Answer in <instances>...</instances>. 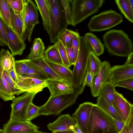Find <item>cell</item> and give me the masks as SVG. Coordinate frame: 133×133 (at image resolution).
Listing matches in <instances>:
<instances>
[{
  "instance_id": "1",
  "label": "cell",
  "mask_w": 133,
  "mask_h": 133,
  "mask_svg": "<svg viewBox=\"0 0 133 133\" xmlns=\"http://www.w3.org/2000/svg\"><path fill=\"white\" fill-rule=\"evenodd\" d=\"M91 51L84 36L80 37L79 49L72 71V79L74 93L78 95L83 92L85 86L88 59Z\"/></svg>"
},
{
  "instance_id": "2",
  "label": "cell",
  "mask_w": 133,
  "mask_h": 133,
  "mask_svg": "<svg viewBox=\"0 0 133 133\" xmlns=\"http://www.w3.org/2000/svg\"><path fill=\"white\" fill-rule=\"evenodd\" d=\"M104 46L111 55L127 57L132 52V40L121 29H111L103 37Z\"/></svg>"
},
{
  "instance_id": "3",
  "label": "cell",
  "mask_w": 133,
  "mask_h": 133,
  "mask_svg": "<svg viewBox=\"0 0 133 133\" xmlns=\"http://www.w3.org/2000/svg\"><path fill=\"white\" fill-rule=\"evenodd\" d=\"M86 133H119L114 119L96 104H94Z\"/></svg>"
},
{
  "instance_id": "4",
  "label": "cell",
  "mask_w": 133,
  "mask_h": 133,
  "mask_svg": "<svg viewBox=\"0 0 133 133\" xmlns=\"http://www.w3.org/2000/svg\"><path fill=\"white\" fill-rule=\"evenodd\" d=\"M45 0L50 14L49 40L51 43L55 44L68 24L60 0Z\"/></svg>"
},
{
  "instance_id": "5",
  "label": "cell",
  "mask_w": 133,
  "mask_h": 133,
  "mask_svg": "<svg viewBox=\"0 0 133 133\" xmlns=\"http://www.w3.org/2000/svg\"><path fill=\"white\" fill-rule=\"evenodd\" d=\"M72 11L71 25L74 27L99 11L104 0H69Z\"/></svg>"
},
{
  "instance_id": "6",
  "label": "cell",
  "mask_w": 133,
  "mask_h": 133,
  "mask_svg": "<svg viewBox=\"0 0 133 133\" xmlns=\"http://www.w3.org/2000/svg\"><path fill=\"white\" fill-rule=\"evenodd\" d=\"M78 95L73 93L50 97L46 102L39 107L36 117L41 115H58L74 104Z\"/></svg>"
},
{
  "instance_id": "7",
  "label": "cell",
  "mask_w": 133,
  "mask_h": 133,
  "mask_svg": "<svg viewBox=\"0 0 133 133\" xmlns=\"http://www.w3.org/2000/svg\"><path fill=\"white\" fill-rule=\"evenodd\" d=\"M122 16L113 10L103 11L91 17L88 24V29L92 32L108 30L122 22Z\"/></svg>"
},
{
  "instance_id": "8",
  "label": "cell",
  "mask_w": 133,
  "mask_h": 133,
  "mask_svg": "<svg viewBox=\"0 0 133 133\" xmlns=\"http://www.w3.org/2000/svg\"><path fill=\"white\" fill-rule=\"evenodd\" d=\"M36 94L26 92L19 97H15L11 104L10 119L18 121H26L25 116L29 104L32 102Z\"/></svg>"
},
{
  "instance_id": "9",
  "label": "cell",
  "mask_w": 133,
  "mask_h": 133,
  "mask_svg": "<svg viewBox=\"0 0 133 133\" xmlns=\"http://www.w3.org/2000/svg\"><path fill=\"white\" fill-rule=\"evenodd\" d=\"M111 68L109 62L106 61L102 62L99 71L93 76L92 85L90 88L91 94L94 97L99 96L104 87L108 83L111 82L110 76Z\"/></svg>"
},
{
  "instance_id": "10",
  "label": "cell",
  "mask_w": 133,
  "mask_h": 133,
  "mask_svg": "<svg viewBox=\"0 0 133 133\" xmlns=\"http://www.w3.org/2000/svg\"><path fill=\"white\" fill-rule=\"evenodd\" d=\"M112 106L125 124L133 116V104L116 90L114 93Z\"/></svg>"
},
{
  "instance_id": "11",
  "label": "cell",
  "mask_w": 133,
  "mask_h": 133,
  "mask_svg": "<svg viewBox=\"0 0 133 133\" xmlns=\"http://www.w3.org/2000/svg\"><path fill=\"white\" fill-rule=\"evenodd\" d=\"M94 104L86 102L80 104L72 117L83 133H86L87 125Z\"/></svg>"
},
{
  "instance_id": "12",
  "label": "cell",
  "mask_w": 133,
  "mask_h": 133,
  "mask_svg": "<svg viewBox=\"0 0 133 133\" xmlns=\"http://www.w3.org/2000/svg\"><path fill=\"white\" fill-rule=\"evenodd\" d=\"M46 87V80L30 77H23L19 78L15 88L22 93L29 92L37 93L42 91Z\"/></svg>"
},
{
  "instance_id": "13",
  "label": "cell",
  "mask_w": 133,
  "mask_h": 133,
  "mask_svg": "<svg viewBox=\"0 0 133 133\" xmlns=\"http://www.w3.org/2000/svg\"><path fill=\"white\" fill-rule=\"evenodd\" d=\"M39 127L31 121H18L10 119L4 125V133H31L38 131Z\"/></svg>"
},
{
  "instance_id": "14",
  "label": "cell",
  "mask_w": 133,
  "mask_h": 133,
  "mask_svg": "<svg viewBox=\"0 0 133 133\" xmlns=\"http://www.w3.org/2000/svg\"><path fill=\"white\" fill-rule=\"evenodd\" d=\"M46 87L49 90L50 97H54L61 95L74 93L71 82L49 79L46 80Z\"/></svg>"
},
{
  "instance_id": "15",
  "label": "cell",
  "mask_w": 133,
  "mask_h": 133,
  "mask_svg": "<svg viewBox=\"0 0 133 133\" xmlns=\"http://www.w3.org/2000/svg\"><path fill=\"white\" fill-rule=\"evenodd\" d=\"M5 24L8 41V46L13 56L21 55L26 47L22 41L12 28Z\"/></svg>"
},
{
  "instance_id": "16",
  "label": "cell",
  "mask_w": 133,
  "mask_h": 133,
  "mask_svg": "<svg viewBox=\"0 0 133 133\" xmlns=\"http://www.w3.org/2000/svg\"><path fill=\"white\" fill-rule=\"evenodd\" d=\"M111 82L113 84L133 78V65L125 64L111 67L110 72Z\"/></svg>"
},
{
  "instance_id": "17",
  "label": "cell",
  "mask_w": 133,
  "mask_h": 133,
  "mask_svg": "<svg viewBox=\"0 0 133 133\" xmlns=\"http://www.w3.org/2000/svg\"><path fill=\"white\" fill-rule=\"evenodd\" d=\"M26 6L28 13V22L25 33L28 41L31 42V36L35 25L39 23L37 6L31 0L26 1Z\"/></svg>"
},
{
  "instance_id": "18",
  "label": "cell",
  "mask_w": 133,
  "mask_h": 133,
  "mask_svg": "<svg viewBox=\"0 0 133 133\" xmlns=\"http://www.w3.org/2000/svg\"><path fill=\"white\" fill-rule=\"evenodd\" d=\"M76 125L75 121L69 114L62 115L47 125L52 132L73 130Z\"/></svg>"
},
{
  "instance_id": "19",
  "label": "cell",
  "mask_w": 133,
  "mask_h": 133,
  "mask_svg": "<svg viewBox=\"0 0 133 133\" xmlns=\"http://www.w3.org/2000/svg\"><path fill=\"white\" fill-rule=\"evenodd\" d=\"M25 6L26 3L23 11L18 14L14 13L11 7L10 9L11 28L21 39L24 42L27 38L24 21Z\"/></svg>"
},
{
  "instance_id": "20",
  "label": "cell",
  "mask_w": 133,
  "mask_h": 133,
  "mask_svg": "<svg viewBox=\"0 0 133 133\" xmlns=\"http://www.w3.org/2000/svg\"><path fill=\"white\" fill-rule=\"evenodd\" d=\"M30 60L34 66L46 75L49 79L61 81L66 80L57 75L45 62L43 58Z\"/></svg>"
},
{
  "instance_id": "21",
  "label": "cell",
  "mask_w": 133,
  "mask_h": 133,
  "mask_svg": "<svg viewBox=\"0 0 133 133\" xmlns=\"http://www.w3.org/2000/svg\"><path fill=\"white\" fill-rule=\"evenodd\" d=\"M84 37L91 51L97 56H99L103 53L104 45L95 35L92 33L88 32L84 35Z\"/></svg>"
},
{
  "instance_id": "22",
  "label": "cell",
  "mask_w": 133,
  "mask_h": 133,
  "mask_svg": "<svg viewBox=\"0 0 133 133\" xmlns=\"http://www.w3.org/2000/svg\"><path fill=\"white\" fill-rule=\"evenodd\" d=\"M41 16L44 29L49 35L50 27V14L45 0H35Z\"/></svg>"
},
{
  "instance_id": "23",
  "label": "cell",
  "mask_w": 133,
  "mask_h": 133,
  "mask_svg": "<svg viewBox=\"0 0 133 133\" xmlns=\"http://www.w3.org/2000/svg\"><path fill=\"white\" fill-rule=\"evenodd\" d=\"M3 66L0 59V98L5 101L12 100L15 97L2 73Z\"/></svg>"
},
{
  "instance_id": "24",
  "label": "cell",
  "mask_w": 133,
  "mask_h": 133,
  "mask_svg": "<svg viewBox=\"0 0 133 133\" xmlns=\"http://www.w3.org/2000/svg\"><path fill=\"white\" fill-rule=\"evenodd\" d=\"M45 47L41 39L35 38L30 50V52L27 58L30 60L42 58L44 56Z\"/></svg>"
},
{
  "instance_id": "25",
  "label": "cell",
  "mask_w": 133,
  "mask_h": 133,
  "mask_svg": "<svg viewBox=\"0 0 133 133\" xmlns=\"http://www.w3.org/2000/svg\"><path fill=\"white\" fill-rule=\"evenodd\" d=\"M43 58L57 75L65 80L72 82V72L70 69L63 65L49 62L45 59L44 56Z\"/></svg>"
},
{
  "instance_id": "26",
  "label": "cell",
  "mask_w": 133,
  "mask_h": 133,
  "mask_svg": "<svg viewBox=\"0 0 133 133\" xmlns=\"http://www.w3.org/2000/svg\"><path fill=\"white\" fill-rule=\"evenodd\" d=\"M44 55L45 59L47 61L53 63L63 65L59 51L55 44L48 47L44 51Z\"/></svg>"
},
{
  "instance_id": "27",
  "label": "cell",
  "mask_w": 133,
  "mask_h": 133,
  "mask_svg": "<svg viewBox=\"0 0 133 133\" xmlns=\"http://www.w3.org/2000/svg\"><path fill=\"white\" fill-rule=\"evenodd\" d=\"M96 104L114 119L122 121L113 106L101 96H98Z\"/></svg>"
},
{
  "instance_id": "28",
  "label": "cell",
  "mask_w": 133,
  "mask_h": 133,
  "mask_svg": "<svg viewBox=\"0 0 133 133\" xmlns=\"http://www.w3.org/2000/svg\"><path fill=\"white\" fill-rule=\"evenodd\" d=\"M0 59L4 69L8 72L15 68L14 58L8 50L2 49L0 51Z\"/></svg>"
},
{
  "instance_id": "29",
  "label": "cell",
  "mask_w": 133,
  "mask_h": 133,
  "mask_svg": "<svg viewBox=\"0 0 133 133\" xmlns=\"http://www.w3.org/2000/svg\"><path fill=\"white\" fill-rule=\"evenodd\" d=\"M25 61L28 68L23 77H31L44 80L49 79L46 75L34 66L29 59H25Z\"/></svg>"
},
{
  "instance_id": "30",
  "label": "cell",
  "mask_w": 133,
  "mask_h": 133,
  "mask_svg": "<svg viewBox=\"0 0 133 133\" xmlns=\"http://www.w3.org/2000/svg\"><path fill=\"white\" fill-rule=\"evenodd\" d=\"M115 1L122 14L127 19L132 23L133 11L130 7L128 0H116Z\"/></svg>"
},
{
  "instance_id": "31",
  "label": "cell",
  "mask_w": 133,
  "mask_h": 133,
  "mask_svg": "<svg viewBox=\"0 0 133 133\" xmlns=\"http://www.w3.org/2000/svg\"><path fill=\"white\" fill-rule=\"evenodd\" d=\"M115 87L113 84L111 82H108L103 88L99 95L112 105L114 93L116 90Z\"/></svg>"
},
{
  "instance_id": "32",
  "label": "cell",
  "mask_w": 133,
  "mask_h": 133,
  "mask_svg": "<svg viewBox=\"0 0 133 133\" xmlns=\"http://www.w3.org/2000/svg\"><path fill=\"white\" fill-rule=\"evenodd\" d=\"M88 65L90 71L93 76L98 72L102 65V62L92 51L89 55Z\"/></svg>"
},
{
  "instance_id": "33",
  "label": "cell",
  "mask_w": 133,
  "mask_h": 133,
  "mask_svg": "<svg viewBox=\"0 0 133 133\" xmlns=\"http://www.w3.org/2000/svg\"><path fill=\"white\" fill-rule=\"evenodd\" d=\"M10 8L6 0H0V15L5 23L11 27Z\"/></svg>"
},
{
  "instance_id": "34",
  "label": "cell",
  "mask_w": 133,
  "mask_h": 133,
  "mask_svg": "<svg viewBox=\"0 0 133 133\" xmlns=\"http://www.w3.org/2000/svg\"><path fill=\"white\" fill-rule=\"evenodd\" d=\"M28 68L25 59L15 61V69L18 78L24 76Z\"/></svg>"
},
{
  "instance_id": "35",
  "label": "cell",
  "mask_w": 133,
  "mask_h": 133,
  "mask_svg": "<svg viewBox=\"0 0 133 133\" xmlns=\"http://www.w3.org/2000/svg\"><path fill=\"white\" fill-rule=\"evenodd\" d=\"M72 39L71 30L66 28L60 35L58 40H60L65 47H71L72 46Z\"/></svg>"
},
{
  "instance_id": "36",
  "label": "cell",
  "mask_w": 133,
  "mask_h": 133,
  "mask_svg": "<svg viewBox=\"0 0 133 133\" xmlns=\"http://www.w3.org/2000/svg\"><path fill=\"white\" fill-rule=\"evenodd\" d=\"M15 14L21 13L23 11L26 1L25 0H6Z\"/></svg>"
},
{
  "instance_id": "37",
  "label": "cell",
  "mask_w": 133,
  "mask_h": 133,
  "mask_svg": "<svg viewBox=\"0 0 133 133\" xmlns=\"http://www.w3.org/2000/svg\"><path fill=\"white\" fill-rule=\"evenodd\" d=\"M55 44H56L59 51L63 62V65L69 68L71 65L68 59L65 47L63 45L61 41L59 40H58Z\"/></svg>"
},
{
  "instance_id": "38",
  "label": "cell",
  "mask_w": 133,
  "mask_h": 133,
  "mask_svg": "<svg viewBox=\"0 0 133 133\" xmlns=\"http://www.w3.org/2000/svg\"><path fill=\"white\" fill-rule=\"evenodd\" d=\"M63 8L67 22L68 24H71L72 11L69 0H60Z\"/></svg>"
},
{
  "instance_id": "39",
  "label": "cell",
  "mask_w": 133,
  "mask_h": 133,
  "mask_svg": "<svg viewBox=\"0 0 133 133\" xmlns=\"http://www.w3.org/2000/svg\"><path fill=\"white\" fill-rule=\"evenodd\" d=\"M8 41L5 25L0 15V46H8Z\"/></svg>"
},
{
  "instance_id": "40",
  "label": "cell",
  "mask_w": 133,
  "mask_h": 133,
  "mask_svg": "<svg viewBox=\"0 0 133 133\" xmlns=\"http://www.w3.org/2000/svg\"><path fill=\"white\" fill-rule=\"evenodd\" d=\"M2 72L4 79L10 86L13 94L14 95H18L22 93L20 91L15 88L16 83L12 79L8 71L4 69L3 67L2 69Z\"/></svg>"
},
{
  "instance_id": "41",
  "label": "cell",
  "mask_w": 133,
  "mask_h": 133,
  "mask_svg": "<svg viewBox=\"0 0 133 133\" xmlns=\"http://www.w3.org/2000/svg\"><path fill=\"white\" fill-rule=\"evenodd\" d=\"M39 109V107L34 105L32 102L30 103L28 106L26 112L25 117L26 120L31 121L32 119L36 118Z\"/></svg>"
},
{
  "instance_id": "42",
  "label": "cell",
  "mask_w": 133,
  "mask_h": 133,
  "mask_svg": "<svg viewBox=\"0 0 133 133\" xmlns=\"http://www.w3.org/2000/svg\"><path fill=\"white\" fill-rule=\"evenodd\" d=\"M72 36L71 45L75 55L76 60L78 55L79 46L80 36L79 33L71 30Z\"/></svg>"
},
{
  "instance_id": "43",
  "label": "cell",
  "mask_w": 133,
  "mask_h": 133,
  "mask_svg": "<svg viewBox=\"0 0 133 133\" xmlns=\"http://www.w3.org/2000/svg\"><path fill=\"white\" fill-rule=\"evenodd\" d=\"M114 86L124 88L133 90V78L125 79L113 84Z\"/></svg>"
},
{
  "instance_id": "44",
  "label": "cell",
  "mask_w": 133,
  "mask_h": 133,
  "mask_svg": "<svg viewBox=\"0 0 133 133\" xmlns=\"http://www.w3.org/2000/svg\"><path fill=\"white\" fill-rule=\"evenodd\" d=\"M65 48L68 58L70 65H74L76 61V58L75 54L72 46Z\"/></svg>"
},
{
  "instance_id": "45",
  "label": "cell",
  "mask_w": 133,
  "mask_h": 133,
  "mask_svg": "<svg viewBox=\"0 0 133 133\" xmlns=\"http://www.w3.org/2000/svg\"><path fill=\"white\" fill-rule=\"evenodd\" d=\"M119 133H133V116L125 124L124 127Z\"/></svg>"
},
{
  "instance_id": "46",
  "label": "cell",
  "mask_w": 133,
  "mask_h": 133,
  "mask_svg": "<svg viewBox=\"0 0 133 133\" xmlns=\"http://www.w3.org/2000/svg\"><path fill=\"white\" fill-rule=\"evenodd\" d=\"M93 77V76L91 73L89 68L88 61V71L85 79V86L87 85L90 88L92 87Z\"/></svg>"
},
{
  "instance_id": "47",
  "label": "cell",
  "mask_w": 133,
  "mask_h": 133,
  "mask_svg": "<svg viewBox=\"0 0 133 133\" xmlns=\"http://www.w3.org/2000/svg\"><path fill=\"white\" fill-rule=\"evenodd\" d=\"M114 119L115 125L119 133L121 131L124 127L125 123L123 121H119Z\"/></svg>"
},
{
  "instance_id": "48",
  "label": "cell",
  "mask_w": 133,
  "mask_h": 133,
  "mask_svg": "<svg viewBox=\"0 0 133 133\" xmlns=\"http://www.w3.org/2000/svg\"><path fill=\"white\" fill-rule=\"evenodd\" d=\"M8 72L12 79L16 84L19 81V78L17 75L15 68Z\"/></svg>"
},
{
  "instance_id": "49",
  "label": "cell",
  "mask_w": 133,
  "mask_h": 133,
  "mask_svg": "<svg viewBox=\"0 0 133 133\" xmlns=\"http://www.w3.org/2000/svg\"><path fill=\"white\" fill-rule=\"evenodd\" d=\"M127 59L125 64L133 65V52L132 51L128 56Z\"/></svg>"
},
{
  "instance_id": "50",
  "label": "cell",
  "mask_w": 133,
  "mask_h": 133,
  "mask_svg": "<svg viewBox=\"0 0 133 133\" xmlns=\"http://www.w3.org/2000/svg\"><path fill=\"white\" fill-rule=\"evenodd\" d=\"M52 133H76L73 130H68L63 131L52 132Z\"/></svg>"
},
{
  "instance_id": "51",
  "label": "cell",
  "mask_w": 133,
  "mask_h": 133,
  "mask_svg": "<svg viewBox=\"0 0 133 133\" xmlns=\"http://www.w3.org/2000/svg\"><path fill=\"white\" fill-rule=\"evenodd\" d=\"M73 130L76 133H83L77 125L75 126Z\"/></svg>"
},
{
  "instance_id": "52",
  "label": "cell",
  "mask_w": 133,
  "mask_h": 133,
  "mask_svg": "<svg viewBox=\"0 0 133 133\" xmlns=\"http://www.w3.org/2000/svg\"><path fill=\"white\" fill-rule=\"evenodd\" d=\"M128 2L131 9L133 11V0H128Z\"/></svg>"
},
{
  "instance_id": "53",
  "label": "cell",
  "mask_w": 133,
  "mask_h": 133,
  "mask_svg": "<svg viewBox=\"0 0 133 133\" xmlns=\"http://www.w3.org/2000/svg\"><path fill=\"white\" fill-rule=\"evenodd\" d=\"M31 133H49L48 132H43L42 131H39L38 130L37 131H36L35 132H33Z\"/></svg>"
},
{
  "instance_id": "54",
  "label": "cell",
  "mask_w": 133,
  "mask_h": 133,
  "mask_svg": "<svg viewBox=\"0 0 133 133\" xmlns=\"http://www.w3.org/2000/svg\"><path fill=\"white\" fill-rule=\"evenodd\" d=\"M0 133H4L3 130L0 129Z\"/></svg>"
}]
</instances>
